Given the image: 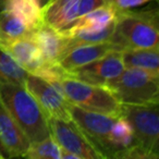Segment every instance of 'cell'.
Returning <instances> with one entry per match:
<instances>
[{
	"label": "cell",
	"mask_w": 159,
	"mask_h": 159,
	"mask_svg": "<svg viewBox=\"0 0 159 159\" xmlns=\"http://www.w3.org/2000/svg\"><path fill=\"white\" fill-rule=\"evenodd\" d=\"M0 99L31 144L50 135L48 118L24 85L0 83Z\"/></svg>",
	"instance_id": "6da1fadb"
},
{
	"label": "cell",
	"mask_w": 159,
	"mask_h": 159,
	"mask_svg": "<svg viewBox=\"0 0 159 159\" xmlns=\"http://www.w3.org/2000/svg\"><path fill=\"white\" fill-rule=\"evenodd\" d=\"M111 43L122 50L154 48L159 43V12L157 8L117 12Z\"/></svg>",
	"instance_id": "7a4b0ae2"
},
{
	"label": "cell",
	"mask_w": 159,
	"mask_h": 159,
	"mask_svg": "<svg viewBox=\"0 0 159 159\" xmlns=\"http://www.w3.org/2000/svg\"><path fill=\"white\" fill-rule=\"evenodd\" d=\"M122 105L159 104V73L125 68L107 84Z\"/></svg>",
	"instance_id": "3957f363"
},
{
	"label": "cell",
	"mask_w": 159,
	"mask_h": 159,
	"mask_svg": "<svg viewBox=\"0 0 159 159\" xmlns=\"http://www.w3.org/2000/svg\"><path fill=\"white\" fill-rule=\"evenodd\" d=\"M66 98L71 105L85 110L120 117L122 104L107 86H97L73 79L62 80Z\"/></svg>",
	"instance_id": "277c9868"
},
{
	"label": "cell",
	"mask_w": 159,
	"mask_h": 159,
	"mask_svg": "<svg viewBox=\"0 0 159 159\" xmlns=\"http://www.w3.org/2000/svg\"><path fill=\"white\" fill-rule=\"evenodd\" d=\"M158 107L159 104L122 105L120 116L132 125L136 143L155 154L159 150Z\"/></svg>",
	"instance_id": "5b68a950"
},
{
	"label": "cell",
	"mask_w": 159,
	"mask_h": 159,
	"mask_svg": "<svg viewBox=\"0 0 159 159\" xmlns=\"http://www.w3.org/2000/svg\"><path fill=\"white\" fill-rule=\"evenodd\" d=\"M69 111L71 120L76 124L81 132L94 146L98 154L102 156V159L110 158L107 136L112 124L119 117L93 112L74 105H70Z\"/></svg>",
	"instance_id": "8992f818"
},
{
	"label": "cell",
	"mask_w": 159,
	"mask_h": 159,
	"mask_svg": "<svg viewBox=\"0 0 159 159\" xmlns=\"http://www.w3.org/2000/svg\"><path fill=\"white\" fill-rule=\"evenodd\" d=\"M50 135L62 150L76 155L80 159H102L94 146L72 120L48 118Z\"/></svg>",
	"instance_id": "52a82bcc"
},
{
	"label": "cell",
	"mask_w": 159,
	"mask_h": 159,
	"mask_svg": "<svg viewBox=\"0 0 159 159\" xmlns=\"http://www.w3.org/2000/svg\"><path fill=\"white\" fill-rule=\"evenodd\" d=\"M24 86L38 102L47 118L71 120L70 102L50 83L35 74L29 73L25 79Z\"/></svg>",
	"instance_id": "ba28073f"
},
{
	"label": "cell",
	"mask_w": 159,
	"mask_h": 159,
	"mask_svg": "<svg viewBox=\"0 0 159 159\" xmlns=\"http://www.w3.org/2000/svg\"><path fill=\"white\" fill-rule=\"evenodd\" d=\"M125 69L120 51H113L85 66L69 71V79L97 86H107L109 82Z\"/></svg>",
	"instance_id": "9c48e42d"
},
{
	"label": "cell",
	"mask_w": 159,
	"mask_h": 159,
	"mask_svg": "<svg viewBox=\"0 0 159 159\" xmlns=\"http://www.w3.org/2000/svg\"><path fill=\"white\" fill-rule=\"evenodd\" d=\"M31 143L0 99V147L5 158L22 157Z\"/></svg>",
	"instance_id": "30bf717a"
},
{
	"label": "cell",
	"mask_w": 159,
	"mask_h": 159,
	"mask_svg": "<svg viewBox=\"0 0 159 159\" xmlns=\"http://www.w3.org/2000/svg\"><path fill=\"white\" fill-rule=\"evenodd\" d=\"M0 47L7 51L24 70L32 74H35L45 64L42 52L32 35L0 42Z\"/></svg>",
	"instance_id": "8fae6325"
},
{
	"label": "cell",
	"mask_w": 159,
	"mask_h": 159,
	"mask_svg": "<svg viewBox=\"0 0 159 159\" xmlns=\"http://www.w3.org/2000/svg\"><path fill=\"white\" fill-rule=\"evenodd\" d=\"M42 18L52 29L66 31L81 18L80 0H48L42 8Z\"/></svg>",
	"instance_id": "7c38bea8"
},
{
	"label": "cell",
	"mask_w": 159,
	"mask_h": 159,
	"mask_svg": "<svg viewBox=\"0 0 159 159\" xmlns=\"http://www.w3.org/2000/svg\"><path fill=\"white\" fill-rule=\"evenodd\" d=\"M113 51H123L121 47L111 42L98 43V44H87L75 47L66 52L61 59L58 61V64L64 71L69 72L80 66L95 61Z\"/></svg>",
	"instance_id": "4fadbf2b"
},
{
	"label": "cell",
	"mask_w": 159,
	"mask_h": 159,
	"mask_svg": "<svg viewBox=\"0 0 159 159\" xmlns=\"http://www.w3.org/2000/svg\"><path fill=\"white\" fill-rule=\"evenodd\" d=\"M32 37L37 44L45 63H58L64 52L66 36L43 22L34 30Z\"/></svg>",
	"instance_id": "5bb4252c"
},
{
	"label": "cell",
	"mask_w": 159,
	"mask_h": 159,
	"mask_svg": "<svg viewBox=\"0 0 159 159\" xmlns=\"http://www.w3.org/2000/svg\"><path fill=\"white\" fill-rule=\"evenodd\" d=\"M117 16V11L111 6L104 5L89 11L76 20V22L66 31L61 32L64 35L79 32H96L110 25Z\"/></svg>",
	"instance_id": "9a60e30c"
},
{
	"label": "cell",
	"mask_w": 159,
	"mask_h": 159,
	"mask_svg": "<svg viewBox=\"0 0 159 159\" xmlns=\"http://www.w3.org/2000/svg\"><path fill=\"white\" fill-rule=\"evenodd\" d=\"M110 158H116L120 152L136 143L132 125L123 117L117 118L107 136Z\"/></svg>",
	"instance_id": "2e32d148"
},
{
	"label": "cell",
	"mask_w": 159,
	"mask_h": 159,
	"mask_svg": "<svg viewBox=\"0 0 159 159\" xmlns=\"http://www.w3.org/2000/svg\"><path fill=\"white\" fill-rule=\"evenodd\" d=\"M125 68H137L159 73V47L131 48L121 51Z\"/></svg>",
	"instance_id": "e0dca14e"
},
{
	"label": "cell",
	"mask_w": 159,
	"mask_h": 159,
	"mask_svg": "<svg viewBox=\"0 0 159 159\" xmlns=\"http://www.w3.org/2000/svg\"><path fill=\"white\" fill-rule=\"evenodd\" d=\"M5 9L16 14L32 30L43 23L42 7L38 0H6Z\"/></svg>",
	"instance_id": "ac0fdd59"
},
{
	"label": "cell",
	"mask_w": 159,
	"mask_h": 159,
	"mask_svg": "<svg viewBox=\"0 0 159 159\" xmlns=\"http://www.w3.org/2000/svg\"><path fill=\"white\" fill-rule=\"evenodd\" d=\"M34 30L16 14L6 9L0 11V42L31 36Z\"/></svg>",
	"instance_id": "d6986e66"
},
{
	"label": "cell",
	"mask_w": 159,
	"mask_h": 159,
	"mask_svg": "<svg viewBox=\"0 0 159 159\" xmlns=\"http://www.w3.org/2000/svg\"><path fill=\"white\" fill-rule=\"evenodd\" d=\"M27 74L29 72L0 47V83L24 85Z\"/></svg>",
	"instance_id": "ffe728a7"
},
{
	"label": "cell",
	"mask_w": 159,
	"mask_h": 159,
	"mask_svg": "<svg viewBox=\"0 0 159 159\" xmlns=\"http://www.w3.org/2000/svg\"><path fill=\"white\" fill-rule=\"evenodd\" d=\"M22 157L29 159H61V148L51 135L37 143H32Z\"/></svg>",
	"instance_id": "44dd1931"
},
{
	"label": "cell",
	"mask_w": 159,
	"mask_h": 159,
	"mask_svg": "<svg viewBox=\"0 0 159 159\" xmlns=\"http://www.w3.org/2000/svg\"><path fill=\"white\" fill-rule=\"evenodd\" d=\"M159 155L135 143L126 149L120 152L116 158L120 159H158Z\"/></svg>",
	"instance_id": "7402d4cb"
},
{
	"label": "cell",
	"mask_w": 159,
	"mask_h": 159,
	"mask_svg": "<svg viewBox=\"0 0 159 159\" xmlns=\"http://www.w3.org/2000/svg\"><path fill=\"white\" fill-rule=\"evenodd\" d=\"M152 0H106V5H109L117 12L130 10L132 8L139 7Z\"/></svg>",
	"instance_id": "603a6c76"
},
{
	"label": "cell",
	"mask_w": 159,
	"mask_h": 159,
	"mask_svg": "<svg viewBox=\"0 0 159 159\" xmlns=\"http://www.w3.org/2000/svg\"><path fill=\"white\" fill-rule=\"evenodd\" d=\"M5 5H6V0H0V11L2 9H5Z\"/></svg>",
	"instance_id": "cb8c5ba5"
},
{
	"label": "cell",
	"mask_w": 159,
	"mask_h": 159,
	"mask_svg": "<svg viewBox=\"0 0 159 159\" xmlns=\"http://www.w3.org/2000/svg\"><path fill=\"white\" fill-rule=\"evenodd\" d=\"M38 2H39V5H40V7H44L45 5H46L47 2H48V0H38Z\"/></svg>",
	"instance_id": "d4e9b609"
},
{
	"label": "cell",
	"mask_w": 159,
	"mask_h": 159,
	"mask_svg": "<svg viewBox=\"0 0 159 159\" xmlns=\"http://www.w3.org/2000/svg\"><path fill=\"white\" fill-rule=\"evenodd\" d=\"M0 158H5V156H3L2 150H1V147H0Z\"/></svg>",
	"instance_id": "484cf974"
}]
</instances>
